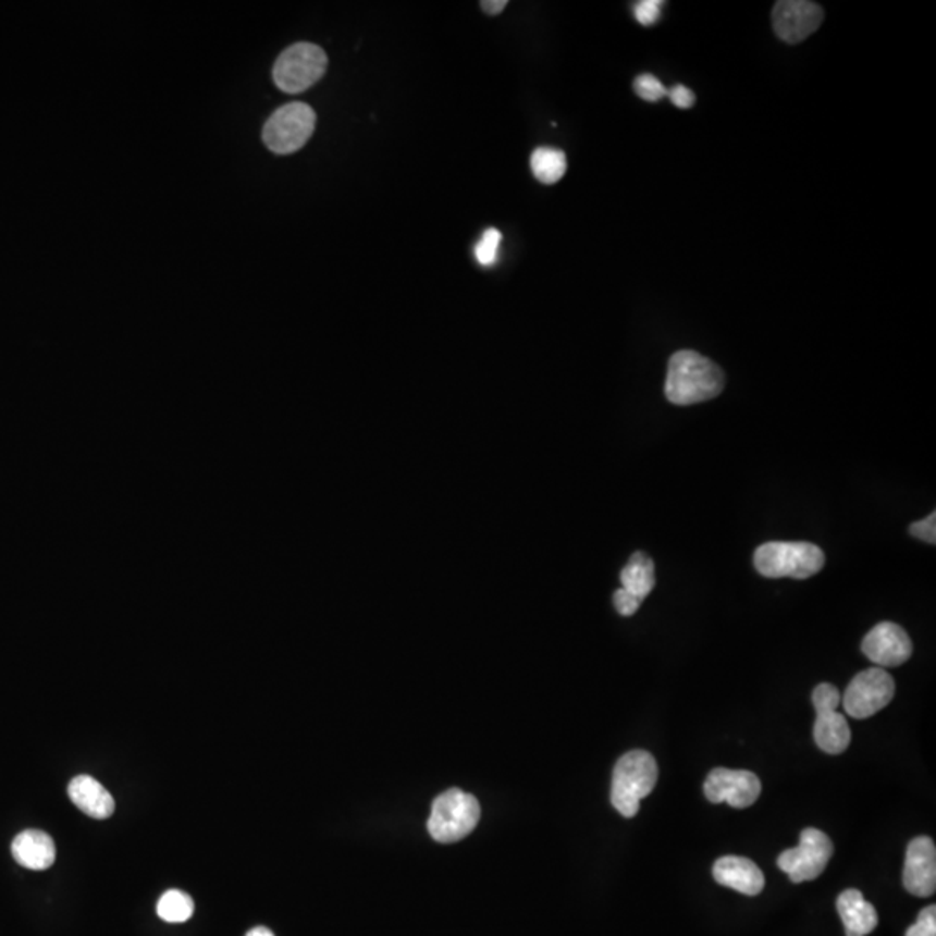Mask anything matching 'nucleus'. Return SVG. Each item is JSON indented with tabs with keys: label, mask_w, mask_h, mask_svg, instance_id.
Returning a JSON list of instances; mask_svg holds the SVG:
<instances>
[{
	"label": "nucleus",
	"mask_w": 936,
	"mask_h": 936,
	"mask_svg": "<svg viewBox=\"0 0 936 936\" xmlns=\"http://www.w3.org/2000/svg\"><path fill=\"white\" fill-rule=\"evenodd\" d=\"M724 387L722 368L695 350H678L669 359L664 394L673 405L690 406L715 399Z\"/></svg>",
	"instance_id": "1"
},
{
	"label": "nucleus",
	"mask_w": 936,
	"mask_h": 936,
	"mask_svg": "<svg viewBox=\"0 0 936 936\" xmlns=\"http://www.w3.org/2000/svg\"><path fill=\"white\" fill-rule=\"evenodd\" d=\"M657 763L654 756L642 749H635L619 758L613 775L611 803L623 817L631 818L639 813L640 801L654 791L657 784Z\"/></svg>",
	"instance_id": "2"
},
{
	"label": "nucleus",
	"mask_w": 936,
	"mask_h": 936,
	"mask_svg": "<svg viewBox=\"0 0 936 936\" xmlns=\"http://www.w3.org/2000/svg\"><path fill=\"white\" fill-rule=\"evenodd\" d=\"M824 564V552L806 541H771L754 552V567L765 578L809 579Z\"/></svg>",
	"instance_id": "3"
},
{
	"label": "nucleus",
	"mask_w": 936,
	"mask_h": 936,
	"mask_svg": "<svg viewBox=\"0 0 936 936\" xmlns=\"http://www.w3.org/2000/svg\"><path fill=\"white\" fill-rule=\"evenodd\" d=\"M481 818V804L461 789H447L435 798L430 812L429 833L435 841L456 842L467 838Z\"/></svg>",
	"instance_id": "4"
},
{
	"label": "nucleus",
	"mask_w": 936,
	"mask_h": 936,
	"mask_svg": "<svg viewBox=\"0 0 936 936\" xmlns=\"http://www.w3.org/2000/svg\"><path fill=\"white\" fill-rule=\"evenodd\" d=\"M328 58L320 46L298 42L281 52L273 69V81L283 93L298 94L320 82Z\"/></svg>",
	"instance_id": "5"
},
{
	"label": "nucleus",
	"mask_w": 936,
	"mask_h": 936,
	"mask_svg": "<svg viewBox=\"0 0 936 936\" xmlns=\"http://www.w3.org/2000/svg\"><path fill=\"white\" fill-rule=\"evenodd\" d=\"M315 128V110L306 102H288L269 116L262 131V139L273 153H295L311 139Z\"/></svg>",
	"instance_id": "6"
},
{
	"label": "nucleus",
	"mask_w": 936,
	"mask_h": 936,
	"mask_svg": "<svg viewBox=\"0 0 936 936\" xmlns=\"http://www.w3.org/2000/svg\"><path fill=\"white\" fill-rule=\"evenodd\" d=\"M833 853H835V847L829 836L822 830L809 827L801 830L798 847L780 853L777 865L788 874L792 883L800 885V883L817 879L826 871Z\"/></svg>",
	"instance_id": "7"
},
{
	"label": "nucleus",
	"mask_w": 936,
	"mask_h": 936,
	"mask_svg": "<svg viewBox=\"0 0 936 936\" xmlns=\"http://www.w3.org/2000/svg\"><path fill=\"white\" fill-rule=\"evenodd\" d=\"M813 706L817 711V719L813 725L815 744L829 754H841L850 746L851 734L848 722L838 713L841 694L835 686L821 683L813 690Z\"/></svg>",
	"instance_id": "8"
},
{
	"label": "nucleus",
	"mask_w": 936,
	"mask_h": 936,
	"mask_svg": "<svg viewBox=\"0 0 936 936\" xmlns=\"http://www.w3.org/2000/svg\"><path fill=\"white\" fill-rule=\"evenodd\" d=\"M895 695V681L883 668L859 673L842 695V707L851 718L865 719L888 706Z\"/></svg>",
	"instance_id": "9"
},
{
	"label": "nucleus",
	"mask_w": 936,
	"mask_h": 936,
	"mask_svg": "<svg viewBox=\"0 0 936 936\" xmlns=\"http://www.w3.org/2000/svg\"><path fill=\"white\" fill-rule=\"evenodd\" d=\"M762 792L758 775L748 771L715 768L704 783V795L711 803H728L734 809H748Z\"/></svg>",
	"instance_id": "10"
},
{
	"label": "nucleus",
	"mask_w": 936,
	"mask_h": 936,
	"mask_svg": "<svg viewBox=\"0 0 936 936\" xmlns=\"http://www.w3.org/2000/svg\"><path fill=\"white\" fill-rule=\"evenodd\" d=\"M824 22V9L809 0H780L772 11L774 32L780 40L800 44L817 32Z\"/></svg>",
	"instance_id": "11"
},
{
	"label": "nucleus",
	"mask_w": 936,
	"mask_h": 936,
	"mask_svg": "<svg viewBox=\"0 0 936 936\" xmlns=\"http://www.w3.org/2000/svg\"><path fill=\"white\" fill-rule=\"evenodd\" d=\"M862 652L877 668H895L911 660L912 642L902 626L885 621L865 635Z\"/></svg>",
	"instance_id": "12"
},
{
	"label": "nucleus",
	"mask_w": 936,
	"mask_h": 936,
	"mask_svg": "<svg viewBox=\"0 0 936 936\" xmlns=\"http://www.w3.org/2000/svg\"><path fill=\"white\" fill-rule=\"evenodd\" d=\"M903 886L915 897H932L936 889V848L928 836L912 839L903 865Z\"/></svg>",
	"instance_id": "13"
},
{
	"label": "nucleus",
	"mask_w": 936,
	"mask_h": 936,
	"mask_svg": "<svg viewBox=\"0 0 936 936\" xmlns=\"http://www.w3.org/2000/svg\"><path fill=\"white\" fill-rule=\"evenodd\" d=\"M713 877L718 885L736 889L748 897H756L765 888V876L753 860L744 857H722L713 867Z\"/></svg>",
	"instance_id": "14"
},
{
	"label": "nucleus",
	"mask_w": 936,
	"mask_h": 936,
	"mask_svg": "<svg viewBox=\"0 0 936 936\" xmlns=\"http://www.w3.org/2000/svg\"><path fill=\"white\" fill-rule=\"evenodd\" d=\"M11 853L22 867L46 871L54 864L56 845L44 830L26 829L14 838Z\"/></svg>",
	"instance_id": "15"
},
{
	"label": "nucleus",
	"mask_w": 936,
	"mask_h": 936,
	"mask_svg": "<svg viewBox=\"0 0 936 936\" xmlns=\"http://www.w3.org/2000/svg\"><path fill=\"white\" fill-rule=\"evenodd\" d=\"M69 796L78 810L98 821H104L115 812L113 796L90 775H77L72 779Z\"/></svg>",
	"instance_id": "16"
},
{
	"label": "nucleus",
	"mask_w": 936,
	"mask_h": 936,
	"mask_svg": "<svg viewBox=\"0 0 936 936\" xmlns=\"http://www.w3.org/2000/svg\"><path fill=\"white\" fill-rule=\"evenodd\" d=\"M839 915L845 924L847 936H865L873 933L877 926V912L865 900L859 889H847L838 897Z\"/></svg>",
	"instance_id": "17"
},
{
	"label": "nucleus",
	"mask_w": 936,
	"mask_h": 936,
	"mask_svg": "<svg viewBox=\"0 0 936 936\" xmlns=\"http://www.w3.org/2000/svg\"><path fill=\"white\" fill-rule=\"evenodd\" d=\"M621 584L625 592L631 593L642 602L645 601L649 593L654 590L655 584L652 558L642 552L631 555L625 569L621 570Z\"/></svg>",
	"instance_id": "18"
},
{
	"label": "nucleus",
	"mask_w": 936,
	"mask_h": 936,
	"mask_svg": "<svg viewBox=\"0 0 936 936\" xmlns=\"http://www.w3.org/2000/svg\"><path fill=\"white\" fill-rule=\"evenodd\" d=\"M531 169L540 183H558L567 171L566 153L562 149L549 148V146L534 149L531 155Z\"/></svg>",
	"instance_id": "19"
},
{
	"label": "nucleus",
	"mask_w": 936,
	"mask_h": 936,
	"mask_svg": "<svg viewBox=\"0 0 936 936\" xmlns=\"http://www.w3.org/2000/svg\"><path fill=\"white\" fill-rule=\"evenodd\" d=\"M157 912L167 923H184L195 912V903L193 898L181 889H169L158 900Z\"/></svg>",
	"instance_id": "20"
},
{
	"label": "nucleus",
	"mask_w": 936,
	"mask_h": 936,
	"mask_svg": "<svg viewBox=\"0 0 936 936\" xmlns=\"http://www.w3.org/2000/svg\"><path fill=\"white\" fill-rule=\"evenodd\" d=\"M500 243H502V233L498 230L491 227V230L485 231L482 234L481 242L477 243V262L485 266V268H491L496 262V259H498Z\"/></svg>",
	"instance_id": "21"
},
{
	"label": "nucleus",
	"mask_w": 936,
	"mask_h": 936,
	"mask_svg": "<svg viewBox=\"0 0 936 936\" xmlns=\"http://www.w3.org/2000/svg\"><path fill=\"white\" fill-rule=\"evenodd\" d=\"M633 89L639 98L648 102L661 101L668 94L666 87L654 75H649V73L637 77V81L633 82Z\"/></svg>",
	"instance_id": "22"
},
{
	"label": "nucleus",
	"mask_w": 936,
	"mask_h": 936,
	"mask_svg": "<svg viewBox=\"0 0 936 936\" xmlns=\"http://www.w3.org/2000/svg\"><path fill=\"white\" fill-rule=\"evenodd\" d=\"M664 2L661 0H640L635 4V17L643 26H652L660 22Z\"/></svg>",
	"instance_id": "23"
},
{
	"label": "nucleus",
	"mask_w": 936,
	"mask_h": 936,
	"mask_svg": "<svg viewBox=\"0 0 936 936\" xmlns=\"http://www.w3.org/2000/svg\"><path fill=\"white\" fill-rule=\"evenodd\" d=\"M906 936H936V907L923 909L915 924L907 929Z\"/></svg>",
	"instance_id": "24"
},
{
	"label": "nucleus",
	"mask_w": 936,
	"mask_h": 936,
	"mask_svg": "<svg viewBox=\"0 0 936 936\" xmlns=\"http://www.w3.org/2000/svg\"><path fill=\"white\" fill-rule=\"evenodd\" d=\"M911 534L917 540L926 541V543H932L935 545L936 543V514L932 512V514L926 517V519L920 520V522H914L911 526Z\"/></svg>",
	"instance_id": "25"
},
{
	"label": "nucleus",
	"mask_w": 936,
	"mask_h": 936,
	"mask_svg": "<svg viewBox=\"0 0 936 936\" xmlns=\"http://www.w3.org/2000/svg\"><path fill=\"white\" fill-rule=\"evenodd\" d=\"M614 605H616V611L621 614V616H633V614L639 611L640 605H642V601L637 599V596L631 595V593L625 592L623 588H619V590L614 593Z\"/></svg>",
	"instance_id": "26"
},
{
	"label": "nucleus",
	"mask_w": 936,
	"mask_h": 936,
	"mask_svg": "<svg viewBox=\"0 0 936 936\" xmlns=\"http://www.w3.org/2000/svg\"><path fill=\"white\" fill-rule=\"evenodd\" d=\"M669 99H672L673 104L677 108H681V110H689V108L694 107L695 102V94L686 86H677L673 87L672 90H668Z\"/></svg>",
	"instance_id": "27"
},
{
	"label": "nucleus",
	"mask_w": 936,
	"mask_h": 936,
	"mask_svg": "<svg viewBox=\"0 0 936 936\" xmlns=\"http://www.w3.org/2000/svg\"><path fill=\"white\" fill-rule=\"evenodd\" d=\"M507 0H484L481 2V8L484 9L488 14H500L503 9L507 8Z\"/></svg>",
	"instance_id": "28"
},
{
	"label": "nucleus",
	"mask_w": 936,
	"mask_h": 936,
	"mask_svg": "<svg viewBox=\"0 0 936 936\" xmlns=\"http://www.w3.org/2000/svg\"><path fill=\"white\" fill-rule=\"evenodd\" d=\"M247 936H274V935H273V933L269 932L268 928H262V926H259V928L250 929V932L247 933Z\"/></svg>",
	"instance_id": "29"
}]
</instances>
